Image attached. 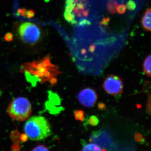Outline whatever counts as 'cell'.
Segmentation results:
<instances>
[{
	"label": "cell",
	"mask_w": 151,
	"mask_h": 151,
	"mask_svg": "<svg viewBox=\"0 0 151 151\" xmlns=\"http://www.w3.org/2000/svg\"><path fill=\"white\" fill-rule=\"evenodd\" d=\"M82 1H87V0H82Z\"/></svg>",
	"instance_id": "cb8c5ba5"
},
{
	"label": "cell",
	"mask_w": 151,
	"mask_h": 151,
	"mask_svg": "<svg viewBox=\"0 0 151 151\" xmlns=\"http://www.w3.org/2000/svg\"><path fill=\"white\" fill-rule=\"evenodd\" d=\"M99 123V120L97 116H92L87 119V124L93 127L97 126Z\"/></svg>",
	"instance_id": "4fadbf2b"
},
{
	"label": "cell",
	"mask_w": 151,
	"mask_h": 151,
	"mask_svg": "<svg viewBox=\"0 0 151 151\" xmlns=\"http://www.w3.org/2000/svg\"><path fill=\"white\" fill-rule=\"evenodd\" d=\"M135 140L138 142H140L142 140L143 137L142 135L139 133L136 134L135 135Z\"/></svg>",
	"instance_id": "44dd1931"
},
{
	"label": "cell",
	"mask_w": 151,
	"mask_h": 151,
	"mask_svg": "<svg viewBox=\"0 0 151 151\" xmlns=\"http://www.w3.org/2000/svg\"><path fill=\"white\" fill-rule=\"evenodd\" d=\"M31 151H49L48 148L43 145L37 146Z\"/></svg>",
	"instance_id": "2e32d148"
},
{
	"label": "cell",
	"mask_w": 151,
	"mask_h": 151,
	"mask_svg": "<svg viewBox=\"0 0 151 151\" xmlns=\"http://www.w3.org/2000/svg\"><path fill=\"white\" fill-rule=\"evenodd\" d=\"M97 107H98V109L100 110H105V108H106V105H105V104H104V103H98Z\"/></svg>",
	"instance_id": "7402d4cb"
},
{
	"label": "cell",
	"mask_w": 151,
	"mask_h": 151,
	"mask_svg": "<svg viewBox=\"0 0 151 151\" xmlns=\"http://www.w3.org/2000/svg\"><path fill=\"white\" fill-rule=\"evenodd\" d=\"M18 35L25 43L34 44L40 40L41 31L38 26L29 22H25L18 27Z\"/></svg>",
	"instance_id": "3957f363"
},
{
	"label": "cell",
	"mask_w": 151,
	"mask_h": 151,
	"mask_svg": "<svg viewBox=\"0 0 151 151\" xmlns=\"http://www.w3.org/2000/svg\"><path fill=\"white\" fill-rule=\"evenodd\" d=\"M151 58L150 55L147 57L143 63V70L149 77L151 76Z\"/></svg>",
	"instance_id": "ba28073f"
},
{
	"label": "cell",
	"mask_w": 151,
	"mask_h": 151,
	"mask_svg": "<svg viewBox=\"0 0 151 151\" xmlns=\"http://www.w3.org/2000/svg\"><path fill=\"white\" fill-rule=\"evenodd\" d=\"M103 86L105 92L112 95L122 94L124 90L123 81L120 77L116 75L107 76L104 80Z\"/></svg>",
	"instance_id": "277c9868"
},
{
	"label": "cell",
	"mask_w": 151,
	"mask_h": 151,
	"mask_svg": "<svg viewBox=\"0 0 151 151\" xmlns=\"http://www.w3.org/2000/svg\"><path fill=\"white\" fill-rule=\"evenodd\" d=\"M142 24L143 28L147 31H151V9H147L145 12L142 20Z\"/></svg>",
	"instance_id": "52a82bcc"
},
{
	"label": "cell",
	"mask_w": 151,
	"mask_h": 151,
	"mask_svg": "<svg viewBox=\"0 0 151 151\" xmlns=\"http://www.w3.org/2000/svg\"><path fill=\"white\" fill-rule=\"evenodd\" d=\"M74 118L76 121L83 122L84 119V112L82 110H76L74 112Z\"/></svg>",
	"instance_id": "7c38bea8"
},
{
	"label": "cell",
	"mask_w": 151,
	"mask_h": 151,
	"mask_svg": "<svg viewBox=\"0 0 151 151\" xmlns=\"http://www.w3.org/2000/svg\"><path fill=\"white\" fill-rule=\"evenodd\" d=\"M4 38L5 40L7 41H11L13 39V36L11 33H8L6 34Z\"/></svg>",
	"instance_id": "d6986e66"
},
{
	"label": "cell",
	"mask_w": 151,
	"mask_h": 151,
	"mask_svg": "<svg viewBox=\"0 0 151 151\" xmlns=\"http://www.w3.org/2000/svg\"><path fill=\"white\" fill-rule=\"evenodd\" d=\"M78 24L79 26L84 27L91 24V22L87 19H82L78 22Z\"/></svg>",
	"instance_id": "9a60e30c"
},
{
	"label": "cell",
	"mask_w": 151,
	"mask_h": 151,
	"mask_svg": "<svg viewBox=\"0 0 151 151\" xmlns=\"http://www.w3.org/2000/svg\"><path fill=\"white\" fill-rule=\"evenodd\" d=\"M118 3L116 0H111L107 4V9L111 14L116 13L118 7Z\"/></svg>",
	"instance_id": "9c48e42d"
},
{
	"label": "cell",
	"mask_w": 151,
	"mask_h": 151,
	"mask_svg": "<svg viewBox=\"0 0 151 151\" xmlns=\"http://www.w3.org/2000/svg\"><path fill=\"white\" fill-rule=\"evenodd\" d=\"M64 17L65 20L71 24H76L78 23L73 13L68 12L64 11Z\"/></svg>",
	"instance_id": "8fae6325"
},
{
	"label": "cell",
	"mask_w": 151,
	"mask_h": 151,
	"mask_svg": "<svg viewBox=\"0 0 151 151\" xmlns=\"http://www.w3.org/2000/svg\"><path fill=\"white\" fill-rule=\"evenodd\" d=\"M87 1L82 0H73V14L78 18H87L89 17L90 10L87 7Z\"/></svg>",
	"instance_id": "8992f818"
},
{
	"label": "cell",
	"mask_w": 151,
	"mask_h": 151,
	"mask_svg": "<svg viewBox=\"0 0 151 151\" xmlns=\"http://www.w3.org/2000/svg\"><path fill=\"white\" fill-rule=\"evenodd\" d=\"M78 99L80 103L84 107L91 108L97 102V95L94 89L88 87L82 89L78 93Z\"/></svg>",
	"instance_id": "5b68a950"
},
{
	"label": "cell",
	"mask_w": 151,
	"mask_h": 151,
	"mask_svg": "<svg viewBox=\"0 0 151 151\" xmlns=\"http://www.w3.org/2000/svg\"><path fill=\"white\" fill-rule=\"evenodd\" d=\"M28 10L24 8L19 9L17 11V14L21 16L26 17Z\"/></svg>",
	"instance_id": "ac0fdd59"
},
{
	"label": "cell",
	"mask_w": 151,
	"mask_h": 151,
	"mask_svg": "<svg viewBox=\"0 0 151 151\" xmlns=\"http://www.w3.org/2000/svg\"><path fill=\"white\" fill-rule=\"evenodd\" d=\"M82 151H102L100 147L94 143L84 144Z\"/></svg>",
	"instance_id": "30bf717a"
},
{
	"label": "cell",
	"mask_w": 151,
	"mask_h": 151,
	"mask_svg": "<svg viewBox=\"0 0 151 151\" xmlns=\"http://www.w3.org/2000/svg\"><path fill=\"white\" fill-rule=\"evenodd\" d=\"M110 21V18L109 17L104 18L101 22V25L104 26H107Z\"/></svg>",
	"instance_id": "ffe728a7"
},
{
	"label": "cell",
	"mask_w": 151,
	"mask_h": 151,
	"mask_svg": "<svg viewBox=\"0 0 151 151\" xmlns=\"http://www.w3.org/2000/svg\"><path fill=\"white\" fill-rule=\"evenodd\" d=\"M32 105L29 100L24 97L13 100L7 108V113L12 119L19 122L25 121L32 113Z\"/></svg>",
	"instance_id": "7a4b0ae2"
},
{
	"label": "cell",
	"mask_w": 151,
	"mask_h": 151,
	"mask_svg": "<svg viewBox=\"0 0 151 151\" xmlns=\"http://www.w3.org/2000/svg\"><path fill=\"white\" fill-rule=\"evenodd\" d=\"M24 131L29 139L40 141L45 139L51 134V126L48 120L41 116H34L25 123Z\"/></svg>",
	"instance_id": "6da1fadb"
},
{
	"label": "cell",
	"mask_w": 151,
	"mask_h": 151,
	"mask_svg": "<svg viewBox=\"0 0 151 151\" xmlns=\"http://www.w3.org/2000/svg\"><path fill=\"white\" fill-rule=\"evenodd\" d=\"M117 10L118 13L119 14H124L126 11V6L125 5L122 4L119 6L117 7Z\"/></svg>",
	"instance_id": "e0dca14e"
},
{
	"label": "cell",
	"mask_w": 151,
	"mask_h": 151,
	"mask_svg": "<svg viewBox=\"0 0 151 151\" xmlns=\"http://www.w3.org/2000/svg\"><path fill=\"white\" fill-rule=\"evenodd\" d=\"M102 151H107L105 149H103V150H102Z\"/></svg>",
	"instance_id": "603a6c76"
},
{
	"label": "cell",
	"mask_w": 151,
	"mask_h": 151,
	"mask_svg": "<svg viewBox=\"0 0 151 151\" xmlns=\"http://www.w3.org/2000/svg\"><path fill=\"white\" fill-rule=\"evenodd\" d=\"M126 7L129 10L134 11L137 7V5L134 0H129L126 4Z\"/></svg>",
	"instance_id": "5bb4252c"
}]
</instances>
